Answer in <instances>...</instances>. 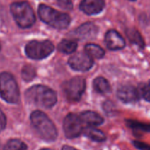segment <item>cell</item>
Wrapping results in <instances>:
<instances>
[{
	"instance_id": "cell-1",
	"label": "cell",
	"mask_w": 150,
	"mask_h": 150,
	"mask_svg": "<svg viewBox=\"0 0 150 150\" xmlns=\"http://www.w3.org/2000/svg\"><path fill=\"white\" fill-rule=\"evenodd\" d=\"M25 98L29 103L44 108H52L57 102V93L43 85H35L28 89Z\"/></svg>"
},
{
	"instance_id": "cell-2",
	"label": "cell",
	"mask_w": 150,
	"mask_h": 150,
	"mask_svg": "<svg viewBox=\"0 0 150 150\" xmlns=\"http://www.w3.org/2000/svg\"><path fill=\"white\" fill-rule=\"evenodd\" d=\"M31 122L37 133L42 140L48 142H54L57 137V130L55 125L45 113L35 111L30 117Z\"/></svg>"
},
{
	"instance_id": "cell-3",
	"label": "cell",
	"mask_w": 150,
	"mask_h": 150,
	"mask_svg": "<svg viewBox=\"0 0 150 150\" xmlns=\"http://www.w3.org/2000/svg\"><path fill=\"white\" fill-rule=\"evenodd\" d=\"M38 15L42 21L55 29H66L71 21V18L67 14L44 4H40L38 7Z\"/></svg>"
},
{
	"instance_id": "cell-4",
	"label": "cell",
	"mask_w": 150,
	"mask_h": 150,
	"mask_svg": "<svg viewBox=\"0 0 150 150\" xmlns=\"http://www.w3.org/2000/svg\"><path fill=\"white\" fill-rule=\"evenodd\" d=\"M10 12L18 26L23 29L31 27L36 20L32 7L26 1L13 3L10 5Z\"/></svg>"
},
{
	"instance_id": "cell-5",
	"label": "cell",
	"mask_w": 150,
	"mask_h": 150,
	"mask_svg": "<svg viewBox=\"0 0 150 150\" xmlns=\"http://www.w3.org/2000/svg\"><path fill=\"white\" fill-rule=\"evenodd\" d=\"M0 96L8 103H16L20 98V92L14 77L7 72L0 73Z\"/></svg>"
},
{
	"instance_id": "cell-6",
	"label": "cell",
	"mask_w": 150,
	"mask_h": 150,
	"mask_svg": "<svg viewBox=\"0 0 150 150\" xmlns=\"http://www.w3.org/2000/svg\"><path fill=\"white\" fill-rule=\"evenodd\" d=\"M54 51V44L49 40H32L28 42L25 47L26 56L35 60L43 59L51 55Z\"/></svg>"
},
{
	"instance_id": "cell-7",
	"label": "cell",
	"mask_w": 150,
	"mask_h": 150,
	"mask_svg": "<svg viewBox=\"0 0 150 150\" xmlns=\"http://www.w3.org/2000/svg\"><path fill=\"white\" fill-rule=\"evenodd\" d=\"M86 89V81L83 78H73L64 84V92L68 100L72 102L79 101L81 98Z\"/></svg>"
},
{
	"instance_id": "cell-8",
	"label": "cell",
	"mask_w": 150,
	"mask_h": 150,
	"mask_svg": "<svg viewBox=\"0 0 150 150\" xmlns=\"http://www.w3.org/2000/svg\"><path fill=\"white\" fill-rule=\"evenodd\" d=\"M63 128L66 137L70 139L79 137L83 133V124L79 116L73 113L67 114L64 118Z\"/></svg>"
},
{
	"instance_id": "cell-9",
	"label": "cell",
	"mask_w": 150,
	"mask_h": 150,
	"mask_svg": "<svg viewBox=\"0 0 150 150\" xmlns=\"http://www.w3.org/2000/svg\"><path fill=\"white\" fill-rule=\"evenodd\" d=\"M93 59L85 52L76 53L68 60V64L72 69L76 71L86 72L93 66Z\"/></svg>"
},
{
	"instance_id": "cell-10",
	"label": "cell",
	"mask_w": 150,
	"mask_h": 150,
	"mask_svg": "<svg viewBox=\"0 0 150 150\" xmlns=\"http://www.w3.org/2000/svg\"><path fill=\"white\" fill-rule=\"evenodd\" d=\"M117 97L125 103H134L139 100V91L130 84L122 85L117 90Z\"/></svg>"
},
{
	"instance_id": "cell-11",
	"label": "cell",
	"mask_w": 150,
	"mask_h": 150,
	"mask_svg": "<svg viewBox=\"0 0 150 150\" xmlns=\"http://www.w3.org/2000/svg\"><path fill=\"white\" fill-rule=\"evenodd\" d=\"M105 42L107 48L112 51L121 50L125 46V40L121 35L114 29L107 32L105 36Z\"/></svg>"
},
{
	"instance_id": "cell-12",
	"label": "cell",
	"mask_w": 150,
	"mask_h": 150,
	"mask_svg": "<svg viewBox=\"0 0 150 150\" xmlns=\"http://www.w3.org/2000/svg\"><path fill=\"white\" fill-rule=\"evenodd\" d=\"M105 7V0H82L79 8L87 15H97Z\"/></svg>"
},
{
	"instance_id": "cell-13",
	"label": "cell",
	"mask_w": 150,
	"mask_h": 150,
	"mask_svg": "<svg viewBox=\"0 0 150 150\" xmlns=\"http://www.w3.org/2000/svg\"><path fill=\"white\" fill-rule=\"evenodd\" d=\"M98 32V28L92 22L83 23L74 32V36L81 40L94 38Z\"/></svg>"
},
{
	"instance_id": "cell-14",
	"label": "cell",
	"mask_w": 150,
	"mask_h": 150,
	"mask_svg": "<svg viewBox=\"0 0 150 150\" xmlns=\"http://www.w3.org/2000/svg\"><path fill=\"white\" fill-rule=\"evenodd\" d=\"M82 124H85L89 127L100 125L103 123L104 120L99 114L94 111H83L79 115Z\"/></svg>"
},
{
	"instance_id": "cell-15",
	"label": "cell",
	"mask_w": 150,
	"mask_h": 150,
	"mask_svg": "<svg viewBox=\"0 0 150 150\" xmlns=\"http://www.w3.org/2000/svg\"><path fill=\"white\" fill-rule=\"evenodd\" d=\"M83 133L86 136L94 142H103L105 141L106 136L104 134L103 132L98 129L92 127H88L86 129L83 130Z\"/></svg>"
},
{
	"instance_id": "cell-16",
	"label": "cell",
	"mask_w": 150,
	"mask_h": 150,
	"mask_svg": "<svg viewBox=\"0 0 150 150\" xmlns=\"http://www.w3.org/2000/svg\"><path fill=\"white\" fill-rule=\"evenodd\" d=\"M94 89L101 95H106L111 91V86L108 81L103 77H98L94 80Z\"/></svg>"
},
{
	"instance_id": "cell-17",
	"label": "cell",
	"mask_w": 150,
	"mask_h": 150,
	"mask_svg": "<svg viewBox=\"0 0 150 150\" xmlns=\"http://www.w3.org/2000/svg\"><path fill=\"white\" fill-rule=\"evenodd\" d=\"M85 53L91 58L101 59L105 55V51L100 45L94 43H89L85 45Z\"/></svg>"
},
{
	"instance_id": "cell-18",
	"label": "cell",
	"mask_w": 150,
	"mask_h": 150,
	"mask_svg": "<svg viewBox=\"0 0 150 150\" xmlns=\"http://www.w3.org/2000/svg\"><path fill=\"white\" fill-rule=\"evenodd\" d=\"M78 44L76 40H63L59 42L58 49L60 52L69 54L75 52L77 49Z\"/></svg>"
},
{
	"instance_id": "cell-19",
	"label": "cell",
	"mask_w": 150,
	"mask_h": 150,
	"mask_svg": "<svg viewBox=\"0 0 150 150\" xmlns=\"http://www.w3.org/2000/svg\"><path fill=\"white\" fill-rule=\"evenodd\" d=\"M126 35H127V38L130 40V42L137 45L140 48H144V41L142 35H140V33L136 29H133V28L127 29L126 30Z\"/></svg>"
},
{
	"instance_id": "cell-20",
	"label": "cell",
	"mask_w": 150,
	"mask_h": 150,
	"mask_svg": "<svg viewBox=\"0 0 150 150\" xmlns=\"http://www.w3.org/2000/svg\"><path fill=\"white\" fill-rule=\"evenodd\" d=\"M27 146L24 142L19 139L9 140L4 145L3 150H26Z\"/></svg>"
},
{
	"instance_id": "cell-21",
	"label": "cell",
	"mask_w": 150,
	"mask_h": 150,
	"mask_svg": "<svg viewBox=\"0 0 150 150\" xmlns=\"http://www.w3.org/2000/svg\"><path fill=\"white\" fill-rule=\"evenodd\" d=\"M127 125L129 127L132 129L134 133H140L141 132H149V126L148 125L143 124V123L128 120L127 121Z\"/></svg>"
},
{
	"instance_id": "cell-22",
	"label": "cell",
	"mask_w": 150,
	"mask_h": 150,
	"mask_svg": "<svg viewBox=\"0 0 150 150\" xmlns=\"http://www.w3.org/2000/svg\"><path fill=\"white\" fill-rule=\"evenodd\" d=\"M36 72L35 67L32 65H25L21 70V76L23 80L26 81H30L35 77Z\"/></svg>"
},
{
	"instance_id": "cell-23",
	"label": "cell",
	"mask_w": 150,
	"mask_h": 150,
	"mask_svg": "<svg viewBox=\"0 0 150 150\" xmlns=\"http://www.w3.org/2000/svg\"><path fill=\"white\" fill-rule=\"evenodd\" d=\"M138 91H139V94L142 98H144L146 101H149L150 92L149 83H143V84L141 85L140 88H139V89H138Z\"/></svg>"
},
{
	"instance_id": "cell-24",
	"label": "cell",
	"mask_w": 150,
	"mask_h": 150,
	"mask_svg": "<svg viewBox=\"0 0 150 150\" xmlns=\"http://www.w3.org/2000/svg\"><path fill=\"white\" fill-rule=\"evenodd\" d=\"M57 4L61 8L64 10H72L73 9V1L72 0H57Z\"/></svg>"
},
{
	"instance_id": "cell-25",
	"label": "cell",
	"mask_w": 150,
	"mask_h": 150,
	"mask_svg": "<svg viewBox=\"0 0 150 150\" xmlns=\"http://www.w3.org/2000/svg\"><path fill=\"white\" fill-rule=\"evenodd\" d=\"M133 144H134L135 147H136L139 150H150L149 145L144 143V142H139V141H135V142H133Z\"/></svg>"
},
{
	"instance_id": "cell-26",
	"label": "cell",
	"mask_w": 150,
	"mask_h": 150,
	"mask_svg": "<svg viewBox=\"0 0 150 150\" xmlns=\"http://www.w3.org/2000/svg\"><path fill=\"white\" fill-rule=\"evenodd\" d=\"M7 125V119L4 113L0 110V132L4 130Z\"/></svg>"
},
{
	"instance_id": "cell-27",
	"label": "cell",
	"mask_w": 150,
	"mask_h": 150,
	"mask_svg": "<svg viewBox=\"0 0 150 150\" xmlns=\"http://www.w3.org/2000/svg\"><path fill=\"white\" fill-rule=\"evenodd\" d=\"M62 150H78V149H76V148L72 147V146H64L62 147Z\"/></svg>"
},
{
	"instance_id": "cell-28",
	"label": "cell",
	"mask_w": 150,
	"mask_h": 150,
	"mask_svg": "<svg viewBox=\"0 0 150 150\" xmlns=\"http://www.w3.org/2000/svg\"><path fill=\"white\" fill-rule=\"evenodd\" d=\"M40 150H53V149H48V148H43V149H40Z\"/></svg>"
},
{
	"instance_id": "cell-29",
	"label": "cell",
	"mask_w": 150,
	"mask_h": 150,
	"mask_svg": "<svg viewBox=\"0 0 150 150\" xmlns=\"http://www.w3.org/2000/svg\"><path fill=\"white\" fill-rule=\"evenodd\" d=\"M129 1H136V0H129Z\"/></svg>"
},
{
	"instance_id": "cell-30",
	"label": "cell",
	"mask_w": 150,
	"mask_h": 150,
	"mask_svg": "<svg viewBox=\"0 0 150 150\" xmlns=\"http://www.w3.org/2000/svg\"><path fill=\"white\" fill-rule=\"evenodd\" d=\"M0 50H1V45H0Z\"/></svg>"
}]
</instances>
